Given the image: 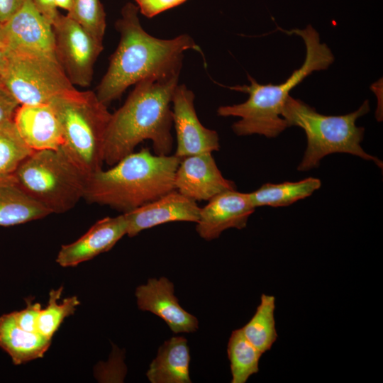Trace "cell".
Here are the masks:
<instances>
[{
    "mask_svg": "<svg viewBox=\"0 0 383 383\" xmlns=\"http://www.w3.org/2000/svg\"><path fill=\"white\" fill-rule=\"evenodd\" d=\"M138 12L136 4L128 2L116 22L120 33L119 43L96 92L98 99L106 106L118 99L129 87L142 80L179 76L184 52H201L187 34L171 39L150 35L142 27Z\"/></svg>",
    "mask_w": 383,
    "mask_h": 383,
    "instance_id": "obj_1",
    "label": "cell"
},
{
    "mask_svg": "<svg viewBox=\"0 0 383 383\" xmlns=\"http://www.w3.org/2000/svg\"><path fill=\"white\" fill-rule=\"evenodd\" d=\"M179 76L144 79L135 84L124 104L111 113L107 126L104 161L112 166L144 140H150L155 154L170 155L172 98Z\"/></svg>",
    "mask_w": 383,
    "mask_h": 383,
    "instance_id": "obj_2",
    "label": "cell"
},
{
    "mask_svg": "<svg viewBox=\"0 0 383 383\" xmlns=\"http://www.w3.org/2000/svg\"><path fill=\"white\" fill-rule=\"evenodd\" d=\"M284 32L296 34L303 39L306 46L304 62L281 84H261L248 74L250 85L230 87L249 96L243 103L221 106L217 109L219 116L240 118L232 125L233 131L238 136L254 134L267 138L278 136L289 127L282 112L290 91L312 72L327 70L334 61L331 49L321 42L318 33L311 25L304 29Z\"/></svg>",
    "mask_w": 383,
    "mask_h": 383,
    "instance_id": "obj_3",
    "label": "cell"
},
{
    "mask_svg": "<svg viewBox=\"0 0 383 383\" xmlns=\"http://www.w3.org/2000/svg\"><path fill=\"white\" fill-rule=\"evenodd\" d=\"M181 158L152 154L148 148L133 152L87 178L83 199L123 213L151 202L174 189Z\"/></svg>",
    "mask_w": 383,
    "mask_h": 383,
    "instance_id": "obj_4",
    "label": "cell"
},
{
    "mask_svg": "<svg viewBox=\"0 0 383 383\" xmlns=\"http://www.w3.org/2000/svg\"><path fill=\"white\" fill-rule=\"evenodd\" d=\"M369 111L370 103L365 100L353 112L327 116L289 95L284 103L282 116L289 127L301 128L306 136V148L297 170L303 172L316 168L323 157L333 153H348L373 161L382 168V162L362 148L365 128L356 126L357 118Z\"/></svg>",
    "mask_w": 383,
    "mask_h": 383,
    "instance_id": "obj_5",
    "label": "cell"
},
{
    "mask_svg": "<svg viewBox=\"0 0 383 383\" xmlns=\"http://www.w3.org/2000/svg\"><path fill=\"white\" fill-rule=\"evenodd\" d=\"M49 104L62 126L60 149L87 177L102 169L104 142L111 113L91 91L76 88Z\"/></svg>",
    "mask_w": 383,
    "mask_h": 383,
    "instance_id": "obj_6",
    "label": "cell"
},
{
    "mask_svg": "<svg viewBox=\"0 0 383 383\" xmlns=\"http://www.w3.org/2000/svg\"><path fill=\"white\" fill-rule=\"evenodd\" d=\"M13 175L23 191L50 214L73 209L83 199L87 178L60 148L33 151Z\"/></svg>",
    "mask_w": 383,
    "mask_h": 383,
    "instance_id": "obj_7",
    "label": "cell"
},
{
    "mask_svg": "<svg viewBox=\"0 0 383 383\" xmlns=\"http://www.w3.org/2000/svg\"><path fill=\"white\" fill-rule=\"evenodd\" d=\"M8 51L2 84L20 105L49 104L55 97L75 89L55 55Z\"/></svg>",
    "mask_w": 383,
    "mask_h": 383,
    "instance_id": "obj_8",
    "label": "cell"
},
{
    "mask_svg": "<svg viewBox=\"0 0 383 383\" xmlns=\"http://www.w3.org/2000/svg\"><path fill=\"white\" fill-rule=\"evenodd\" d=\"M52 26L55 55L68 79L74 86L89 87L103 43L67 15L60 14Z\"/></svg>",
    "mask_w": 383,
    "mask_h": 383,
    "instance_id": "obj_9",
    "label": "cell"
},
{
    "mask_svg": "<svg viewBox=\"0 0 383 383\" xmlns=\"http://www.w3.org/2000/svg\"><path fill=\"white\" fill-rule=\"evenodd\" d=\"M194 97L185 84H178L172 98V121L177 136L174 155L179 158L212 153L220 149L217 132L204 126L197 116Z\"/></svg>",
    "mask_w": 383,
    "mask_h": 383,
    "instance_id": "obj_10",
    "label": "cell"
},
{
    "mask_svg": "<svg viewBox=\"0 0 383 383\" xmlns=\"http://www.w3.org/2000/svg\"><path fill=\"white\" fill-rule=\"evenodd\" d=\"M6 48L23 54L55 55L52 24L39 12L32 0L4 23Z\"/></svg>",
    "mask_w": 383,
    "mask_h": 383,
    "instance_id": "obj_11",
    "label": "cell"
},
{
    "mask_svg": "<svg viewBox=\"0 0 383 383\" xmlns=\"http://www.w3.org/2000/svg\"><path fill=\"white\" fill-rule=\"evenodd\" d=\"M174 189L194 201H209L216 195L235 189L234 182L225 178L211 152L181 158L177 168Z\"/></svg>",
    "mask_w": 383,
    "mask_h": 383,
    "instance_id": "obj_12",
    "label": "cell"
},
{
    "mask_svg": "<svg viewBox=\"0 0 383 383\" xmlns=\"http://www.w3.org/2000/svg\"><path fill=\"white\" fill-rule=\"evenodd\" d=\"M255 210L249 193L235 189L224 191L200 209L196 231L206 240L216 239L228 228H245Z\"/></svg>",
    "mask_w": 383,
    "mask_h": 383,
    "instance_id": "obj_13",
    "label": "cell"
},
{
    "mask_svg": "<svg viewBox=\"0 0 383 383\" xmlns=\"http://www.w3.org/2000/svg\"><path fill=\"white\" fill-rule=\"evenodd\" d=\"M135 295L139 309L162 318L173 333H192L198 329V319L179 304L174 284L167 278H150L136 288Z\"/></svg>",
    "mask_w": 383,
    "mask_h": 383,
    "instance_id": "obj_14",
    "label": "cell"
},
{
    "mask_svg": "<svg viewBox=\"0 0 383 383\" xmlns=\"http://www.w3.org/2000/svg\"><path fill=\"white\" fill-rule=\"evenodd\" d=\"M200 209L196 201L176 189L138 208L123 213L127 223V233L130 238L155 226L175 221L196 223Z\"/></svg>",
    "mask_w": 383,
    "mask_h": 383,
    "instance_id": "obj_15",
    "label": "cell"
},
{
    "mask_svg": "<svg viewBox=\"0 0 383 383\" xmlns=\"http://www.w3.org/2000/svg\"><path fill=\"white\" fill-rule=\"evenodd\" d=\"M127 233L123 213L96 222L76 241L61 247L56 262L62 267H74L110 250Z\"/></svg>",
    "mask_w": 383,
    "mask_h": 383,
    "instance_id": "obj_16",
    "label": "cell"
},
{
    "mask_svg": "<svg viewBox=\"0 0 383 383\" xmlns=\"http://www.w3.org/2000/svg\"><path fill=\"white\" fill-rule=\"evenodd\" d=\"M13 121L21 138L33 151L58 150L63 145L60 122L49 104L20 105Z\"/></svg>",
    "mask_w": 383,
    "mask_h": 383,
    "instance_id": "obj_17",
    "label": "cell"
},
{
    "mask_svg": "<svg viewBox=\"0 0 383 383\" xmlns=\"http://www.w3.org/2000/svg\"><path fill=\"white\" fill-rule=\"evenodd\" d=\"M187 340L177 335L165 340L150 362L146 377L151 383H191Z\"/></svg>",
    "mask_w": 383,
    "mask_h": 383,
    "instance_id": "obj_18",
    "label": "cell"
},
{
    "mask_svg": "<svg viewBox=\"0 0 383 383\" xmlns=\"http://www.w3.org/2000/svg\"><path fill=\"white\" fill-rule=\"evenodd\" d=\"M51 340L38 332H29L16 323L13 312L0 316V348L11 357L14 365L43 357Z\"/></svg>",
    "mask_w": 383,
    "mask_h": 383,
    "instance_id": "obj_19",
    "label": "cell"
},
{
    "mask_svg": "<svg viewBox=\"0 0 383 383\" xmlns=\"http://www.w3.org/2000/svg\"><path fill=\"white\" fill-rule=\"evenodd\" d=\"M50 214L23 191L13 174L0 175V226L20 225Z\"/></svg>",
    "mask_w": 383,
    "mask_h": 383,
    "instance_id": "obj_20",
    "label": "cell"
},
{
    "mask_svg": "<svg viewBox=\"0 0 383 383\" xmlns=\"http://www.w3.org/2000/svg\"><path fill=\"white\" fill-rule=\"evenodd\" d=\"M321 186V180L314 177H308L297 182L266 183L249 193V196L255 209L266 206H287L311 196Z\"/></svg>",
    "mask_w": 383,
    "mask_h": 383,
    "instance_id": "obj_21",
    "label": "cell"
},
{
    "mask_svg": "<svg viewBox=\"0 0 383 383\" xmlns=\"http://www.w3.org/2000/svg\"><path fill=\"white\" fill-rule=\"evenodd\" d=\"M274 310L275 296L262 294L254 315L241 328L245 337L262 353L270 350L277 339Z\"/></svg>",
    "mask_w": 383,
    "mask_h": 383,
    "instance_id": "obj_22",
    "label": "cell"
},
{
    "mask_svg": "<svg viewBox=\"0 0 383 383\" xmlns=\"http://www.w3.org/2000/svg\"><path fill=\"white\" fill-rule=\"evenodd\" d=\"M232 383H245L259 371L262 353L244 335L241 328L232 331L227 347Z\"/></svg>",
    "mask_w": 383,
    "mask_h": 383,
    "instance_id": "obj_23",
    "label": "cell"
},
{
    "mask_svg": "<svg viewBox=\"0 0 383 383\" xmlns=\"http://www.w3.org/2000/svg\"><path fill=\"white\" fill-rule=\"evenodd\" d=\"M33 152L21 138L13 120L0 123V175L13 174Z\"/></svg>",
    "mask_w": 383,
    "mask_h": 383,
    "instance_id": "obj_24",
    "label": "cell"
},
{
    "mask_svg": "<svg viewBox=\"0 0 383 383\" xmlns=\"http://www.w3.org/2000/svg\"><path fill=\"white\" fill-rule=\"evenodd\" d=\"M62 292V287L50 291L48 305L45 308L41 309L38 318L37 332L50 340H52L63 320L73 314L80 304L76 296L68 297L61 303H57Z\"/></svg>",
    "mask_w": 383,
    "mask_h": 383,
    "instance_id": "obj_25",
    "label": "cell"
},
{
    "mask_svg": "<svg viewBox=\"0 0 383 383\" xmlns=\"http://www.w3.org/2000/svg\"><path fill=\"white\" fill-rule=\"evenodd\" d=\"M67 15L99 42L106 28V13L100 0H73Z\"/></svg>",
    "mask_w": 383,
    "mask_h": 383,
    "instance_id": "obj_26",
    "label": "cell"
},
{
    "mask_svg": "<svg viewBox=\"0 0 383 383\" xmlns=\"http://www.w3.org/2000/svg\"><path fill=\"white\" fill-rule=\"evenodd\" d=\"M26 307L18 311H13L14 318L16 323L21 328L29 332H37L36 325L38 318L41 310L39 303H32L30 300H26Z\"/></svg>",
    "mask_w": 383,
    "mask_h": 383,
    "instance_id": "obj_27",
    "label": "cell"
},
{
    "mask_svg": "<svg viewBox=\"0 0 383 383\" xmlns=\"http://www.w3.org/2000/svg\"><path fill=\"white\" fill-rule=\"evenodd\" d=\"M187 0H135L139 11L148 18L176 7Z\"/></svg>",
    "mask_w": 383,
    "mask_h": 383,
    "instance_id": "obj_28",
    "label": "cell"
},
{
    "mask_svg": "<svg viewBox=\"0 0 383 383\" xmlns=\"http://www.w3.org/2000/svg\"><path fill=\"white\" fill-rule=\"evenodd\" d=\"M20 104L4 87H0V123L13 121Z\"/></svg>",
    "mask_w": 383,
    "mask_h": 383,
    "instance_id": "obj_29",
    "label": "cell"
},
{
    "mask_svg": "<svg viewBox=\"0 0 383 383\" xmlns=\"http://www.w3.org/2000/svg\"><path fill=\"white\" fill-rule=\"evenodd\" d=\"M39 12L52 25L60 14L55 5V0H32Z\"/></svg>",
    "mask_w": 383,
    "mask_h": 383,
    "instance_id": "obj_30",
    "label": "cell"
},
{
    "mask_svg": "<svg viewBox=\"0 0 383 383\" xmlns=\"http://www.w3.org/2000/svg\"><path fill=\"white\" fill-rule=\"evenodd\" d=\"M27 0H0V23H5Z\"/></svg>",
    "mask_w": 383,
    "mask_h": 383,
    "instance_id": "obj_31",
    "label": "cell"
},
{
    "mask_svg": "<svg viewBox=\"0 0 383 383\" xmlns=\"http://www.w3.org/2000/svg\"><path fill=\"white\" fill-rule=\"evenodd\" d=\"M8 59L9 51L7 48L0 47V87H4L2 84V80L7 66Z\"/></svg>",
    "mask_w": 383,
    "mask_h": 383,
    "instance_id": "obj_32",
    "label": "cell"
},
{
    "mask_svg": "<svg viewBox=\"0 0 383 383\" xmlns=\"http://www.w3.org/2000/svg\"><path fill=\"white\" fill-rule=\"evenodd\" d=\"M73 0H55L57 8L66 10L67 12L71 9Z\"/></svg>",
    "mask_w": 383,
    "mask_h": 383,
    "instance_id": "obj_33",
    "label": "cell"
},
{
    "mask_svg": "<svg viewBox=\"0 0 383 383\" xmlns=\"http://www.w3.org/2000/svg\"><path fill=\"white\" fill-rule=\"evenodd\" d=\"M0 47H6V33L4 23H0Z\"/></svg>",
    "mask_w": 383,
    "mask_h": 383,
    "instance_id": "obj_34",
    "label": "cell"
}]
</instances>
